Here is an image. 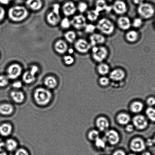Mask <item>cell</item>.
<instances>
[{
    "label": "cell",
    "instance_id": "18",
    "mask_svg": "<svg viewBox=\"0 0 155 155\" xmlns=\"http://www.w3.org/2000/svg\"><path fill=\"white\" fill-rule=\"evenodd\" d=\"M104 139L106 142L112 145H117L119 142L120 136L116 130H107L105 134Z\"/></svg>",
    "mask_w": 155,
    "mask_h": 155
},
{
    "label": "cell",
    "instance_id": "26",
    "mask_svg": "<svg viewBox=\"0 0 155 155\" xmlns=\"http://www.w3.org/2000/svg\"><path fill=\"white\" fill-rule=\"evenodd\" d=\"M25 5L32 10H39L43 7V0H26Z\"/></svg>",
    "mask_w": 155,
    "mask_h": 155
},
{
    "label": "cell",
    "instance_id": "27",
    "mask_svg": "<svg viewBox=\"0 0 155 155\" xmlns=\"http://www.w3.org/2000/svg\"><path fill=\"white\" fill-rule=\"evenodd\" d=\"M109 6L106 0H96L95 2L94 8L101 13L112 10L111 6L110 7Z\"/></svg>",
    "mask_w": 155,
    "mask_h": 155
},
{
    "label": "cell",
    "instance_id": "7",
    "mask_svg": "<svg viewBox=\"0 0 155 155\" xmlns=\"http://www.w3.org/2000/svg\"><path fill=\"white\" fill-rule=\"evenodd\" d=\"M60 7L58 4H55L52 6V10L47 16L48 22L52 25H56L60 21Z\"/></svg>",
    "mask_w": 155,
    "mask_h": 155
},
{
    "label": "cell",
    "instance_id": "29",
    "mask_svg": "<svg viewBox=\"0 0 155 155\" xmlns=\"http://www.w3.org/2000/svg\"><path fill=\"white\" fill-rule=\"evenodd\" d=\"M54 49L59 54H63L66 53L68 50L67 44L62 40L57 41L54 45Z\"/></svg>",
    "mask_w": 155,
    "mask_h": 155
},
{
    "label": "cell",
    "instance_id": "21",
    "mask_svg": "<svg viewBox=\"0 0 155 155\" xmlns=\"http://www.w3.org/2000/svg\"><path fill=\"white\" fill-rule=\"evenodd\" d=\"M13 130V126L11 123L3 122L0 124V136L2 137H10Z\"/></svg>",
    "mask_w": 155,
    "mask_h": 155
},
{
    "label": "cell",
    "instance_id": "42",
    "mask_svg": "<svg viewBox=\"0 0 155 155\" xmlns=\"http://www.w3.org/2000/svg\"><path fill=\"white\" fill-rule=\"evenodd\" d=\"M110 79L107 76H101L99 79V83L101 86H107L110 84Z\"/></svg>",
    "mask_w": 155,
    "mask_h": 155
},
{
    "label": "cell",
    "instance_id": "50",
    "mask_svg": "<svg viewBox=\"0 0 155 155\" xmlns=\"http://www.w3.org/2000/svg\"><path fill=\"white\" fill-rule=\"evenodd\" d=\"M112 155H126L125 152L123 150H118L113 153Z\"/></svg>",
    "mask_w": 155,
    "mask_h": 155
},
{
    "label": "cell",
    "instance_id": "37",
    "mask_svg": "<svg viewBox=\"0 0 155 155\" xmlns=\"http://www.w3.org/2000/svg\"><path fill=\"white\" fill-rule=\"evenodd\" d=\"M146 114L147 118L150 121L155 122V108L153 107H149L146 110Z\"/></svg>",
    "mask_w": 155,
    "mask_h": 155
},
{
    "label": "cell",
    "instance_id": "10",
    "mask_svg": "<svg viewBox=\"0 0 155 155\" xmlns=\"http://www.w3.org/2000/svg\"><path fill=\"white\" fill-rule=\"evenodd\" d=\"M117 27L123 31H127L132 28V20L125 15L119 16L116 21Z\"/></svg>",
    "mask_w": 155,
    "mask_h": 155
},
{
    "label": "cell",
    "instance_id": "17",
    "mask_svg": "<svg viewBox=\"0 0 155 155\" xmlns=\"http://www.w3.org/2000/svg\"><path fill=\"white\" fill-rule=\"evenodd\" d=\"M133 125L138 130H145L148 127V120L143 115H136L133 117Z\"/></svg>",
    "mask_w": 155,
    "mask_h": 155
},
{
    "label": "cell",
    "instance_id": "57",
    "mask_svg": "<svg viewBox=\"0 0 155 155\" xmlns=\"http://www.w3.org/2000/svg\"><path fill=\"white\" fill-rule=\"evenodd\" d=\"M142 155H152L151 153L149 152L146 151L145 152L142 153Z\"/></svg>",
    "mask_w": 155,
    "mask_h": 155
},
{
    "label": "cell",
    "instance_id": "43",
    "mask_svg": "<svg viewBox=\"0 0 155 155\" xmlns=\"http://www.w3.org/2000/svg\"><path fill=\"white\" fill-rule=\"evenodd\" d=\"M60 25L62 28L65 29L69 28L71 25V20L67 17L63 18L61 21Z\"/></svg>",
    "mask_w": 155,
    "mask_h": 155
},
{
    "label": "cell",
    "instance_id": "60",
    "mask_svg": "<svg viewBox=\"0 0 155 155\" xmlns=\"http://www.w3.org/2000/svg\"></svg>",
    "mask_w": 155,
    "mask_h": 155
},
{
    "label": "cell",
    "instance_id": "52",
    "mask_svg": "<svg viewBox=\"0 0 155 155\" xmlns=\"http://www.w3.org/2000/svg\"><path fill=\"white\" fill-rule=\"evenodd\" d=\"M132 1L133 4L137 6L145 2V0H132Z\"/></svg>",
    "mask_w": 155,
    "mask_h": 155
},
{
    "label": "cell",
    "instance_id": "47",
    "mask_svg": "<svg viewBox=\"0 0 155 155\" xmlns=\"http://www.w3.org/2000/svg\"><path fill=\"white\" fill-rule=\"evenodd\" d=\"M5 12L4 8L0 6V22L2 21L5 16Z\"/></svg>",
    "mask_w": 155,
    "mask_h": 155
},
{
    "label": "cell",
    "instance_id": "23",
    "mask_svg": "<svg viewBox=\"0 0 155 155\" xmlns=\"http://www.w3.org/2000/svg\"><path fill=\"white\" fill-rule=\"evenodd\" d=\"M96 70L100 75L104 76L109 75L111 70L110 65L106 62H104L97 64Z\"/></svg>",
    "mask_w": 155,
    "mask_h": 155
},
{
    "label": "cell",
    "instance_id": "40",
    "mask_svg": "<svg viewBox=\"0 0 155 155\" xmlns=\"http://www.w3.org/2000/svg\"><path fill=\"white\" fill-rule=\"evenodd\" d=\"M96 147L99 149H103L106 147V141L104 139L98 138L95 141Z\"/></svg>",
    "mask_w": 155,
    "mask_h": 155
},
{
    "label": "cell",
    "instance_id": "54",
    "mask_svg": "<svg viewBox=\"0 0 155 155\" xmlns=\"http://www.w3.org/2000/svg\"><path fill=\"white\" fill-rule=\"evenodd\" d=\"M147 145L149 146H151L154 144V142H153V139H149L148 140V141H147V143H146Z\"/></svg>",
    "mask_w": 155,
    "mask_h": 155
},
{
    "label": "cell",
    "instance_id": "33",
    "mask_svg": "<svg viewBox=\"0 0 155 155\" xmlns=\"http://www.w3.org/2000/svg\"><path fill=\"white\" fill-rule=\"evenodd\" d=\"M144 24V20L138 16L133 18L132 20V27L138 30L142 28Z\"/></svg>",
    "mask_w": 155,
    "mask_h": 155
},
{
    "label": "cell",
    "instance_id": "5",
    "mask_svg": "<svg viewBox=\"0 0 155 155\" xmlns=\"http://www.w3.org/2000/svg\"><path fill=\"white\" fill-rule=\"evenodd\" d=\"M136 13L138 16L145 20L151 19L155 14V9L154 6L149 3L144 2L137 6Z\"/></svg>",
    "mask_w": 155,
    "mask_h": 155
},
{
    "label": "cell",
    "instance_id": "28",
    "mask_svg": "<svg viewBox=\"0 0 155 155\" xmlns=\"http://www.w3.org/2000/svg\"><path fill=\"white\" fill-rule=\"evenodd\" d=\"M86 13V16L87 20L93 23L98 21L100 18L101 14L95 8L88 10Z\"/></svg>",
    "mask_w": 155,
    "mask_h": 155
},
{
    "label": "cell",
    "instance_id": "6",
    "mask_svg": "<svg viewBox=\"0 0 155 155\" xmlns=\"http://www.w3.org/2000/svg\"><path fill=\"white\" fill-rule=\"evenodd\" d=\"M74 48L79 54H86L90 52L92 46L89 40L81 38L77 39L74 42Z\"/></svg>",
    "mask_w": 155,
    "mask_h": 155
},
{
    "label": "cell",
    "instance_id": "48",
    "mask_svg": "<svg viewBox=\"0 0 155 155\" xmlns=\"http://www.w3.org/2000/svg\"><path fill=\"white\" fill-rule=\"evenodd\" d=\"M126 125L125 128L126 131L128 132V133H132V132L133 131L134 129V127L133 125L128 124Z\"/></svg>",
    "mask_w": 155,
    "mask_h": 155
},
{
    "label": "cell",
    "instance_id": "22",
    "mask_svg": "<svg viewBox=\"0 0 155 155\" xmlns=\"http://www.w3.org/2000/svg\"><path fill=\"white\" fill-rule=\"evenodd\" d=\"M19 147L17 140L13 138H7L5 140V150L7 152L14 153Z\"/></svg>",
    "mask_w": 155,
    "mask_h": 155
},
{
    "label": "cell",
    "instance_id": "46",
    "mask_svg": "<svg viewBox=\"0 0 155 155\" xmlns=\"http://www.w3.org/2000/svg\"><path fill=\"white\" fill-rule=\"evenodd\" d=\"M147 105L149 107H153L155 105V98L154 97H150L147 100Z\"/></svg>",
    "mask_w": 155,
    "mask_h": 155
},
{
    "label": "cell",
    "instance_id": "39",
    "mask_svg": "<svg viewBox=\"0 0 155 155\" xmlns=\"http://www.w3.org/2000/svg\"><path fill=\"white\" fill-rule=\"evenodd\" d=\"M100 137L99 132L96 130H92L89 132L88 134V138L89 140L95 141Z\"/></svg>",
    "mask_w": 155,
    "mask_h": 155
},
{
    "label": "cell",
    "instance_id": "2",
    "mask_svg": "<svg viewBox=\"0 0 155 155\" xmlns=\"http://www.w3.org/2000/svg\"><path fill=\"white\" fill-rule=\"evenodd\" d=\"M97 30L105 36H112L116 30V25L113 21L109 18L103 17L99 18L96 22Z\"/></svg>",
    "mask_w": 155,
    "mask_h": 155
},
{
    "label": "cell",
    "instance_id": "59",
    "mask_svg": "<svg viewBox=\"0 0 155 155\" xmlns=\"http://www.w3.org/2000/svg\"><path fill=\"white\" fill-rule=\"evenodd\" d=\"M129 155H136V154H129Z\"/></svg>",
    "mask_w": 155,
    "mask_h": 155
},
{
    "label": "cell",
    "instance_id": "19",
    "mask_svg": "<svg viewBox=\"0 0 155 155\" xmlns=\"http://www.w3.org/2000/svg\"><path fill=\"white\" fill-rule=\"evenodd\" d=\"M15 107L12 103L7 102H0V116H10L15 111Z\"/></svg>",
    "mask_w": 155,
    "mask_h": 155
},
{
    "label": "cell",
    "instance_id": "14",
    "mask_svg": "<svg viewBox=\"0 0 155 155\" xmlns=\"http://www.w3.org/2000/svg\"><path fill=\"white\" fill-rule=\"evenodd\" d=\"M145 141L140 138H136L130 142V147L132 151L136 153L143 151L146 147Z\"/></svg>",
    "mask_w": 155,
    "mask_h": 155
},
{
    "label": "cell",
    "instance_id": "25",
    "mask_svg": "<svg viewBox=\"0 0 155 155\" xmlns=\"http://www.w3.org/2000/svg\"><path fill=\"white\" fill-rule=\"evenodd\" d=\"M97 128L101 131H106L110 126V123L107 118L103 117L97 118L96 122Z\"/></svg>",
    "mask_w": 155,
    "mask_h": 155
},
{
    "label": "cell",
    "instance_id": "24",
    "mask_svg": "<svg viewBox=\"0 0 155 155\" xmlns=\"http://www.w3.org/2000/svg\"><path fill=\"white\" fill-rule=\"evenodd\" d=\"M44 87L50 90H52L57 87L58 82L55 77L52 76H49L44 80Z\"/></svg>",
    "mask_w": 155,
    "mask_h": 155
},
{
    "label": "cell",
    "instance_id": "4",
    "mask_svg": "<svg viewBox=\"0 0 155 155\" xmlns=\"http://www.w3.org/2000/svg\"><path fill=\"white\" fill-rule=\"evenodd\" d=\"M27 8L22 5L12 6L9 9L8 16L14 22H21L24 20L28 16Z\"/></svg>",
    "mask_w": 155,
    "mask_h": 155
},
{
    "label": "cell",
    "instance_id": "20",
    "mask_svg": "<svg viewBox=\"0 0 155 155\" xmlns=\"http://www.w3.org/2000/svg\"><path fill=\"white\" fill-rule=\"evenodd\" d=\"M62 9L63 13L66 16H72L77 11V6L75 3L70 1L64 3Z\"/></svg>",
    "mask_w": 155,
    "mask_h": 155
},
{
    "label": "cell",
    "instance_id": "31",
    "mask_svg": "<svg viewBox=\"0 0 155 155\" xmlns=\"http://www.w3.org/2000/svg\"><path fill=\"white\" fill-rule=\"evenodd\" d=\"M116 120L118 124L121 125H126L130 123L131 118L128 114L121 113L117 115Z\"/></svg>",
    "mask_w": 155,
    "mask_h": 155
},
{
    "label": "cell",
    "instance_id": "9",
    "mask_svg": "<svg viewBox=\"0 0 155 155\" xmlns=\"http://www.w3.org/2000/svg\"><path fill=\"white\" fill-rule=\"evenodd\" d=\"M86 16L83 14L76 15L71 20V25L76 29L79 30H83L87 22Z\"/></svg>",
    "mask_w": 155,
    "mask_h": 155
},
{
    "label": "cell",
    "instance_id": "15",
    "mask_svg": "<svg viewBox=\"0 0 155 155\" xmlns=\"http://www.w3.org/2000/svg\"><path fill=\"white\" fill-rule=\"evenodd\" d=\"M22 72L21 66L17 64H14L8 69L7 76L10 80H16L20 76Z\"/></svg>",
    "mask_w": 155,
    "mask_h": 155
},
{
    "label": "cell",
    "instance_id": "8",
    "mask_svg": "<svg viewBox=\"0 0 155 155\" xmlns=\"http://www.w3.org/2000/svg\"><path fill=\"white\" fill-rule=\"evenodd\" d=\"M112 10L119 16L125 15L129 10L126 2L123 0H116L111 6Z\"/></svg>",
    "mask_w": 155,
    "mask_h": 155
},
{
    "label": "cell",
    "instance_id": "36",
    "mask_svg": "<svg viewBox=\"0 0 155 155\" xmlns=\"http://www.w3.org/2000/svg\"><path fill=\"white\" fill-rule=\"evenodd\" d=\"M96 30V25L94 24L93 23L91 22L86 24L84 29H83L85 33L89 35L95 33Z\"/></svg>",
    "mask_w": 155,
    "mask_h": 155
},
{
    "label": "cell",
    "instance_id": "58",
    "mask_svg": "<svg viewBox=\"0 0 155 155\" xmlns=\"http://www.w3.org/2000/svg\"><path fill=\"white\" fill-rule=\"evenodd\" d=\"M153 140L154 144H155V136H154V138L153 139Z\"/></svg>",
    "mask_w": 155,
    "mask_h": 155
},
{
    "label": "cell",
    "instance_id": "56",
    "mask_svg": "<svg viewBox=\"0 0 155 155\" xmlns=\"http://www.w3.org/2000/svg\"><path fill=\"white\" fill-rule=\"evenodd\" d=\"M67 51H68V53H69V54H72L73 53H74V50L72 49V48H70V49H68Z\"/></svg>",
    "mask_w": 155,
    "mask_h": 155
},
{
    "label": "cell",
    "instance_id": "38",
    "mask_svg": "<svg viewBox=\"0 0 155 155\" xmlns=\"http://www.w3.org/2000/svg\"><path fill=\"white\" fill-rule=\"evenodd\" d=\"M9 80L7 75H0V89H3L8 86Z\"/></svg>",
    "mask_w": 155,
    "mask_h": 155
},
{
    "label": "cell",
    "instance_id": "16",
    "mask_svg": "<svg viewBox=\"0 0 155 155\" xmlns=\"http://www.w3.org/2000/svg\"><path fill=\"white\" fill-rule=\"evenodd\" d=\"M110 80L114 81H120L125 78L126 74L125 70L120 68H116L111 70L109 74Z\"/></svg>",
    "mask_w": 155,
    "mask_h": 155
},
{
    "label": "cell",
    "instance_id": "51",
    "mask_svg": "<svg viewBox=\"0 0 155 155\" xmlns=\"http://www.w3.org/2000/svg\"><path fill=\"white\" fill-rule=\"evenodd\" d=\"M5 140L0 138V151H4Z\"/></svg>",
    "mask_w": 155,
    "mask_h": 155
},
{
    "label": "cell",
    "instance_id": "32",
    "mask_svg": "<svg viewBox=\"0 0 155 155\" xmlns=\"http://www.w3.org/2000/svg\"><path fill=\"white\" fill-rule=\"evenodd\" d=\"M144 108V105L141 102L135 101L130 104V110L133 113L138 114L142 111Z\"/></svg>",
    "mask_w": 155,
    "mask_h": 155
},
{
    "label": "cell",
    "instance_id": "49",
    "mask_svg": "<svg viewBox=\"0 0 155 155\" xmlns=\"http://www.w3.org/2000/svg\"><path fill=\"white\" fill-rule=\"evenodd\" d=\"M39 68L37 66H33L32 67L31 69L30 70V72H32L35 75H36V74L37 73L38 71H39Z\"/></svg>",
    "mask_w": 155,
    "mask_h": 155
},
{
    "label": "cell",
    "instance_id": "13",
    "mask_svg": "<svg viewBox=\"0 0 155 155\" xmlns=\"http://www.w3.org/2000/svg\"><path fill=\"white\" fill-rule=\"evenodd\" d=\"M9 96L12 101L16 104H22L25 99V94L21 90L12 89Z\"/></svg>",
    "mask_w": 155,
    "mask_h": 155
},
{
    "label": "cell",
    "instance_id": "34",
    "mask_svg": "<svg viewBox=\"0 0 155 155\" xmlns=\"http://www.w3.org/2000/svg\"><path fill=\"white\" fill-rule=\"evenodd\" d=\"M64 37L67 41L69 43H74L77 39L76 33L72 30H70L65 33Z\"/></svg>",
    "mask_w": 155,
    "mask_h": 155
},
{
    "label": "cell",
    "instance_id": "1",
    "mask_svg": "<svg viewBox=\"0 0 155 155\" xmlns=\"http://www.w3.org/2000/svg\"><path fill=\"white\" fill-rule=\"evenodd\" d=\"M51 91L45 87H39L35 89L33 92V100L37 105L45 107L51 103L53 99Z\"/></svg>",
    "mask_w": 155,
    "mask_h": 155
},
{
    "label": "cell",
    "instance_id": "55",
    "mask_svg": "<svg viewBox=\"0 0 155 155\" xmlns=\"http://www.w3.org/2000/svg\"><path fill=\"white\" fill-rule=\"evenodd\" d=\"M0 155H8V154L7 152L4 150V151H0Z\"/></svg>",
    "mask_w": 155,
    "mask_h": 155
},
{
    "label": "cell",
    "instance_id": "3",
    "mask_svg": "<svg viewBox=\"0 0 155 155\" xmlns=\"http://www.w3.org/2000/svg\"><path fill=\"white\" fill-rule=\"evenodd\" d=\"M91 58L97 64L105 62L109 55V51L104 45L92 47L90 51Z\"/></svg>",
    "mask_w": 155,
    "mask_h": 155
},
{
    "label": "cell",
    "instance_id": "45",
    "mask_svg": "<svg viewBox=\"0 0 155 155\" xmlns=\"http://www.w3.org/2000/svg\"><path fill=\"white\" fill-rule=\"evenodd\" d=\"M23 83L20 81H16L13 82L12 84V89L21 90L23 87Z\"/></svg>",
    "mask_w": 155,
    "mask_h": 155
},
{
    "label": "cell",
    "instance_id": "35",
    "mask_svg": "<svg viewBox=\"0 0 155 155\" xmlns=\"http://www.w3.org/2000/svg\"><path fill=\"white\" fill-rule=\"evenodd\" d=\"M76 6L77 10H78L80 14H82L86 13L89 10V5L86 2L80 1Z\"/></svg>",
    "mask_w": 155,
    "mask_h": 155
},
{
    "label": "cell",
    "instance_id": "12",
    "mask_svg": "<svg viewBox=\"0 0 155 155\" xmlns=\"http://www.w3.org/2000/svg\"><path fill=\"white\" fill-rule=\"evenodd\" d=\"M124 38L127 43L130 44H135L140 40V34L138 30L134 29H130L126 31Z\"/></svg>",
    "mask_w": 155,
    "mask_h": 155
},
{
    "label": "cell",
    "instance_id": "30",
    "mask_svg": "<svg viewBox=\"0 0 155 155\" xmlns=\"http://www.w3.org/2000/svg\"><path fill=\"white\" fill-rule=\"evenodd\" d=\"M36 75L30 71H27L22 75V80L24 83L27 84H30L35 81Z\"/></svg>",
    "mask_w": 155,
    "mask_h": 155
},
{
    "label": "cell",
    "instance_id": "11",
    "mask_svg": "<svg viewBox=\"0 0 155 155\" xmlns=\"http://www.w3.org/2000/svg\"><path fill=\"white\" fill-rule=\"evenodd\" d=\"M88 40L92 47L104 45L106 42V37L99 32H95L89 35Z\"/></svg>",
    "mask_w": 155,
    "mask_h": 155
},
{
    "label": "cell",
    "instance_id": "41",
    "mask_svg": "<svg viewBox=\"0 0 155 155\" xmlns=\"http://www.w3.org/2000/svg\"><path fill=\"white\" fill-rule=\"evenodd\" d=\"M63 61L65 64L68 66H71L73 64L75 61V59L71 54L64 56L63 57Z\"/></svg>",
    "mask_w": 155,
    "mask_h": 155
},
{
    "label": "cell",
    "instance_id": "53",
    "mask_svg": "<svg viewBox=\"0 0 155 155\" xmlns=\"http://www.w3.org/2000/svg\"><path fill=\"white\" fill-rule=\"evenodd\" d=\"M12 0H0V4L3 5H7L10 4Z\"/></svg>",
    "mask_w": 155,
    "mask_h": 155
},
{
    "label": "cell",
    "instance_id": "44",
    "mask_svg": "<svg viewBox=\"0 0 155 155\" xmlns=\"http://www.w3.org/2000/svg\"><path fill=\"white\" fill-rule=\"evenodd\" d=\"M14 155H30L29 152L23 147H19L14 152Z\"/></svg>",
    "mask_w": 155,
    "mask_h": 155
}]
</instances>
